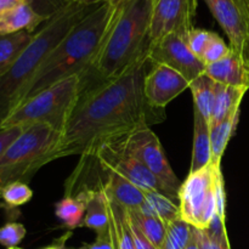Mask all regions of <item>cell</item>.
I'll list each match as a JSON object with an SVG mask.
<instances>
[{"instance_id":"cell-1","label":"cell","mask_w":249,"mask_h":249,"mask_svg":"<svg viewBox=\"0 0 249 249\" xmlns=\"http://www.w3.org/2000/svg\"><path fill=\"white\" fill-rule=\"evenodd\" d=\"M150 66L146 53L119 77L85 89L48 162L74 155L85 160L107 139L164 121V109L151 106L143 91Z\"/></svg>"},{"instance_id":"cell-2","label":"cell","mask_w":249,"mask_h":249,"mask_svg":"<svg viewBox=\"0 0 249 249\" xmlns=\"http://www.w3.org/2000/svg\"><path fill=\"white\" fill-rule=\"evenodd\" d=\"M119 6L105 1L88 12L44 60L24 90L19 105L66 78L83 75L85 79L104 45Z\"/></svg>"},{"instance_id":"cell-3","label":"cell","mask_w":249,"mask_h":249,"mask_svg":"<svg viewBox=\"0 0 249 249\" xmlns=\"http://www.w3.org/2000/svg\"><path fill=\"white\" fill-rule=\"evenodd\" d=\"M95 6L96 5H66L41 24L23 53L0 75V125L18 106L24 90L49 53Z\"/></svg>"},{"instance_id":"cell-4","label":"cell","mask_w":249,"mask_h":249,"mask_svg":"<svg viewBox=\"0 0 249 249\" xmlns=\"http://www.w3.org/2000/svg\"><path fill=\"white\" fill-rule=\"evenodd\" d=\"M151 18L152 0H128L122 4L87 77L91 72L96 73L100 79L97 84L113 79L146 55L150 46Z\"/></svg>"},{"instance_id":"cell-5","label":"cell","mask_w":249,"mask_h":249,"mask_svg":"<svg viewBox=\"0 0 249 249\" xmlns=\"http://www.w3.org/2000/svg\"><path fill=\"white\" fill-rule=\"evenodd\" d=\"M83 90V75H72L60 80L22 102L4 119L0 129L41 123L48 124L62 134L79 102Z\"/></svg>"},{"instance_id":"cell-6","label":"cell","mask_w":249,"mask_h":249,"mask_svg":"<svg viewBox=\"0 0 249 249\" xmlns=\"http://www.w3.org/2000/svg\"><path fill=\"white\" fill-rule=\"evenodd\" d=\"M60 131L48 124H33L11 143L0 158V194L7 185L26 182L48 164V156L57 145Z\"/></svg>"},{"instance_id":"cell-7","label":"cell","mask_w":249,"mask_h":249,"mask_svg":"<svg viewBox=\"0 0 249 249\" xmlns=\"http://www.w3.org/2000/svg\"><path fill=\"white\" fill-rule=\"evenodd\" d=\"M223 179L221 168L207 165L190 173L179 190L180 218L189 225L206 230L216 213V189Z\"/></svg>"},{"instance_id":"cell-8","label":"cell","mask_w":249,"mask_h":249,"mask_svg":"<svg viewBox=\"0 0 249 249\" xmlns=\"http://www.w3.org/2000/svg\"><path fill=\"white\" fill-rule=\"evenodd\" d=\"M117 139L130 155L140 160L157 178L165 187L170 198L179 203V190L182 182L168 162L160 139L150 126H140L128 133L119 134Z\"/></svg>"},{"instance_id":"cell-9","label":"cell","mask_w":249,"mask_h":249,"mask_svg":"<svg viewBox=\"0 0 249 249\" xmlns=\"http://www.w3.org/2000/svg\"><path fill=\"white\" fill-rule=\"evenodd\" d=\"M90 157L96 160L102 172L121 175L143 192L155 191L169 197L165 187L158 181L157 178L121 145L117 135L102 141Z\"/></svg>"},{"instance_id":"cell-10","label":"cell","mask_w":249,"mask_h":249,"mask_svg":"<svg viewBox=\"0 0 249 249\" xmlns=\"http://www.w3.org/2000/svg\"><path fill=\"white\" fill-rule=\"evenodd\" d=\"M187 36L180 33L168 34L151 43L147 53L151 62L173 68L191 83L204 74L207 66L190 50Z\"/></svg>"},{"instance_id":"cell-11","label":"cell","mask_w":249,"mask_h":249,"mask_svg":"<svg viewBox=\"0 0 249 249\" xmlns=\"http://www.w3.org/2000/svg\"><path fill=\"white\" fill-rule=\"evenodd\" d=\"M197 6L198 0H152L150 44L170 33L189 36Z\"/></svg>"},{"instance_id":"cell-12","label":"cell","mask_w":249,"mask_h":249,"mask_svg":"<svg viewBox=\"0 0 249 249\" xmlns=\"http://www.w3.org/2000/svg\"><path fill=\"white\" fill-rule=\"evenodd\" d=\"M190 88V82L168 66L151 62L143 83L146 100L151 106L164 109L169 102Z\"/></svg>"},{"instance_id":"cell-13","label":"cell","mask_w":249,"mask_h":249,"mask_svg":"<svg viewBox=\"0 0 249 249\" xmlns=\"http://www.w3.org/2000/svg\"><path fill=\"white\" fill-rule=\"evenodd\" d=\"M204 2L225 32L231 50L243 57V49L248 36V12L235 0H204Z\"/></svg>"},{"instance_id":"cell-14","label":"cell","mask_w":249,"mask_h":249,"mask_svg":"<svg viewBox=\"0 0 249 249\" xmlns=\"http://www.w3.org/2000/svg\"><path fill=\"white\" fill-rule=\"evenodd\" d=\"M204 74L218 84L249 89V70L241 55L231 50L228 56L206 67Z\"/></svg>"},{"instance_id":"cell-15","label":"cell","mask_w":249,"mask_h":249,"mask_svg":"<svg viewBox=\"0 0 249 249\" xmlns=\"http://www.w3.org/2000/svg\"><path fill=\"white\" fill-rule=\"evenodd\" d=\"M97 186L125 209H139L145 203V192L114 173L104 172Z\"/></svg>"},{"instance_id":"cell-16","label":"cell","mask_w":249,"mask_h":249,"mask_svg":"<svg viewBox=\"0 0 249 249\" xmlns=\"http://www.w3.org/2000/svg\"><path fill=\"white\" fill-rule=\"evenodd\" d=\"M75 197H78L85 207L82 226L95 230L96 232L106 230L109 226V214L104 191L99 186L84 187Z\"/></svg>"},{"instance_id":"cell-17","label":"cell","mask_w":249,"mask_h":249,"mask_svg":"<svg viewBox=\"0 0 249 249\" xmlns=\"http://www.w3.org/2000/svg\"><path fill=\"white\" fill-rule=\"evenodd\" d=\"M212 163L211 128L206 119L195 108L194 111V146L190 173H196Z\"/></svg>"},{"instance_id":"cell-18","label":"cell","mask_w":249,"mask_h":249,"mask_svg":"<svg viewBox=\"0 0 249 249\" xmlns=\"http://www.w3.org/2000/svg\"><path fill=\"white\" fill-rule=\"evenodd\" d=\"M46 19L39 16L31 4H23L0 15V36L27 31L34 33Z\"/></svg>"},{"instance_id":"cell-19","label":"cell","mask_w":249,"mask_h":249,"mask_svg":"<svg viewBox=\"0 0 249 249\" xmlns=\"http://www.w3.org/2000/svg\"><path fill=\"white\" fill-rule=\"evenodd\" d=\"M104 194L106 196L107 208H108L109 229H111L114 249H135L130 223H129L128 211L121 204L117 203L116 201H113L105 191Z\"/></svg>"},{"instance_id":"cell-20","label":"cell","mask_w":249,"mask_h":249,"mask_svg":"<svg viewBox=\"0 0 249 249\" xmlns=\"http://www.w3.org/2000/svg\"><path fill=\"white\" fill-rule=\"evenodd\" d=\"M248 90L247 88H236L224 84L216 85L215 102H214L213 116L209 123V128L228 118L237 108H241L243 96Z\"/></svg>"},{"instance_id":"cell-21","label":"cell","mask_w":249,"mask_h":249,"mask_svg":"<svg viewBox=\"0 0 249 249\" xmlns=\"http://www.w3.org/2000/svg\"><path fill=\"white\" fill-rule=\"evenodd\" d=\"M241 108L233 111L228 118L219 122L211 128V147H212V164L216 168H221V158L225 153L228 143L232 138L240 119Z\"/></svg>"},{"instance_id":"cell-22","label":"cell","mask_w":249,"mask_h":249,"mask_svg":"<svg viewBox=\"0 0 249 249\" xmlns=\"http://www.w3.org/2000/svg\"><path fill=\"white\" fill-rule=\"evenodd\" d=\"M216 85L214 80L207 77L206 74L201 75L194 82L190 83V88L192 96H194L195 108L203 116V118L211 123L212 116H213L214 102H215Z\"/></svg>"},{"instance_id":"cell-23","label":"cell","mask_w":249,"mask_h":249,"mask_svg":"<svg viewBox=\"0 0 249 249\" xmlns=\"http://www.w3.org/2000/svg\"><path fill=\"white\" fill-rule=\"evenodd\" d=\"M145 215L155 216L164 223L180 218L179 204L160 192H145V203L138 209Z\"/></svg>"},{"instance_id":"cell-24","label":"cell","mask_w":249,"mask_h":249,"mask_svg":"<svg viewBox=\"0 0 249 249\" xmlns=\"http://www.w3.org/2000/svg\"><path fill=\"white\" fill-rule=\"evenodd\" d=\"M33 36L34 33L27 31L0 36V75L23 53Z\"/></svg>"},{"instance_id":"cell-25","label":"cell","mask_w":249,"mask_h":249,"mask_svg":"<svg viewBox=\"0 0 249 249\" xmlns=\"http://www.w3.org/2000/svg\"><path fill=\"white\" fill-rule=\"evenodd\" d=\"M131 223L146 236L156 248H162L167 235V223L155 216L145 215L138 209H126Z\"/></svg>"},{"instance_id":"cell-26","label":"cell","mask_w":249,"mask_h":249,"mask_svg":"<svg viewBox=\"0 0 249 249\" xmlns=\"http://www.w3.org/2000/svg\"><path fill=\"white\" fill-rule=\"evenodd\" d=\"M56 216L68 229L82 226L85 215L84 203L75 196H65L55 206Z\"/></svg>"},{"instance_id":"cell-27","label":"cell","mask_w":249,"mask_h":249,"mask_svg":"<svg viewBox=\"0 0 249 249\" xmlns=\"http://www.w3.org/2000/svg\"><path fill=\"white\" fill-rule=\"evenodd\" d=\"M191 225L181 218L167 224V235L160 249H185L191 238Z\"/></svg>"},{"instance_id":"cell-28","label":"cell","mask_w":249,"mask_h":249,"mask_svg":"<svg viewBox=\"0 0 249 249\" xmlns=\"http://www.w3.org/2000/svg\"><path fill=\"white\" fill-rule=\"evenodd\" d=\"M0 197L4 199L7 206L19 207L31 201V198L33 197V191L29 189L26 182L17 181L4 187Z\"/></svg>"},{"instance_id":"cell-29","label":"cell","mask_w":249,"mask_h":249,"mask_svg":"<svg viewBox=\"0 0 249 249\" xmlns=\"http://www.w3.org/2000/svg\"><path fill=\"white\" fill-rule=\"evenodd\" d=\"M230 51V46L224 41V39L219 34L214 33L211 41H209L208 46L204 50L203 56H202V61L206 63V66L212 65V63H215L218 61L223 60L225 56L229 55Z\"/></svg>"},{"instance_id":"cell-30","label":"cell","mask_w":249,"mask_h":249,"mask_svg":"<svg viewBox=\"0 0 249 249\" xmlns=\"http://www.w3.org/2000/svg\"><path fill=\"white\" fill-rule=\"evenodd\" d=\"M26 228L19 223H7L0 228V245L9 248L17 247L26 236Z\"/></svg>"},{"instance_id":"cell-31","label":"cell","mask_w":249,"mask_h":249,"mask_svg":"<svg viewBox=\"0 0 249 249\" xmlns=\"http://www.w3.org/2000/svg\"><path fill=\"white\" fill-rule=\"evenodd\" d=\"M214 32L206 31V29L201 28H192V31L189 33L187 36V44L189 48L197 57L202 60L204 50L208 46L209 41H211L212 36H213Z\"/></svg>"},{"instance_id":"cell-32","label":"cell","mask_w":249,"mask_h":249,"mask_svg":"<svg viewBox=\"0 0 249 249\" xmlns=\"http://www.w3.org/2000/svg\"><path fill=\"white\" fill-rule=\"evenodd\" d=\"M68 4V0H31L34 11L46 21Z\"/></svg>"},{"instance_id":"cell-33","label":"cell","mask_w":249,"mask_h":249,"mask_svg":"<svg viewBox=\"0 0 249 249\" xmlns=\"http://www.w3.org/2000/svg\"><path fill=\"white\" fill-rule=\"evenodd\" d=\"M27 126H10V128L0 129V158L2 157L11 143L23 133Z\"/></svg>"},{"instance_id":"cell-34","label":"cell","mask_w":249,"mask_h":249,"mask_svg":"<svg viewBox=\"0 0 249 249\" xmlns=\"http://www.w3.org/2000/svg\"><path fill=\"white\" fill-rule=\"evenodd\" d=\"M82 249H114L109 226L106 230L96 232V240H95V242L90 243V245H84Z\"/></svg>"},{"instance_id":"cell-35","label":"cell","mask_w":249,"mask_h":249,"mask_svg":"<svg viewBox=\"0 0 249 249\" xmlns=\"http://www.w3.org/2000/svg\"><path fill=\"white\" fill-rule=\"evenodd\" d=\"M199 242H201L202 249H231V248L221 247L218 242L212 240V238L208 236V233H207L204 230H199Z\"/></svg>"},{"instance_id":"cell-36","label":"cell","mask_w":249,"mask_h":249,"mask_svg":"<svg viewBox=\"0 0 249 249\" xmlns=\"http://www.w3.org/2000/svg\"><path fill=\"white\" fill-rule=\"evenodd\" d=\"M23 4H31V0H0V15Z\"/></svg>"},{"instance_id":"cell-37","label":"cell","mask_w":249,"mask_h":249,"mask_svg":"<svg viewBox=\"0 0 249 249\" xmlns=\"http://www.w3.org/2000/svg\"><path fill=\"white\" fill-rule=\"evenodd\" d=\"M185 249H202L201 242H199V230L198 229L191 228V238H190L189 243L185 247Z\"/></svg>"},{"instance_id":"cell-38","label":"cell","mask_w":249,"mask_h":249,"mask_svg":"<svg viewBox=\"0 0 249 249\" xmlns=\"http://www.w3.org/2000/svg\"><path fill=\"white\" fill-rule=\"evenodd\" d=\"M106 0H68L70 4H79V5H87V6H92V5L101 4Z\"/></svg>"},{"instance_id":"cell-39","label":"cell","mask_w":249,"mask_h":249,"mask_svg":"<svg viewBox=\"0 0 249 249\" xmlns=\"http://www.w3.org/2000/svg\"><path fill=\"white\" fill-rule=\"evenodd\" d=\"M70 236H71V232H68L67 235H65V236H63V237H61L60 240L56 241V242L53 243V246H49V247H46V248H44V249H62L63 247H65L66 240H67V238L70 237Z\"/></svg>"},{"instance_id":"cell-40","label":"cell","mask_w":249,"mask_h":249,"mask_svg":"<svg viewBox=\"0 0 249 249\" xmlns=\"http://www.w3.org/2000/svg\"><path fill=\"white\" fill-rule=\"evenodd\" d=\"M243 60H245L246 66H247L248 70H249V22H248V36H247V40H246L245 49H243Z\"/></svg>"},{"instance_id":"cell-41","label":"cell","mask_w":249,"mask_h":249,"mask_svg":"<svg viewBox=\"0 0 249 249\" xmlns=\"http://www.w3.org/2000/svg\"><path fill=\"white\" fill-rule=\"evenodd\" d=\"M235 1L249 14V0H235Z\"/></svg>"},{"instance_id":"cell-42","label":"cell","mask_w":249,"mask_h":249,"mask_svg":"<svg viewBox=\"0 0 249 249\" xmlns=\"http://www.w3.org/2000/svg\"><path fill=\"white\" fill-rule=\"evenodd\" d=\"M106 1L111 2V4H114V5H122L125 1H128V0H106Z\"/></svg>"},{"instance_id":"cell-43","label":"cell","mask_w":249,"mask_h":249,"mask_svg":"<svg viewBox=\"0 0 249 249\" xmlns=\"http://www.w3.org/2000/svg\"><path fill=\"white\" fill-rule=\"evenodd\" d=\"M9 249H21V248H18V247H14V248H9Z\"/></svg>"},{"instance_id":"cell-44","label":"cell","mask_w":249,"mask_h":249,"mask_svg":"<svg viewBox=\"0 0 249 249\" xmlns=\"http://www.w3.org/2000/svg\"><path fill=\"white\" fill-rule=\"evenodd\" d=\"M62 249H67V248H66V247H63ZM79 249H82V248H79Z\"/></svg>"}]
</instances>
